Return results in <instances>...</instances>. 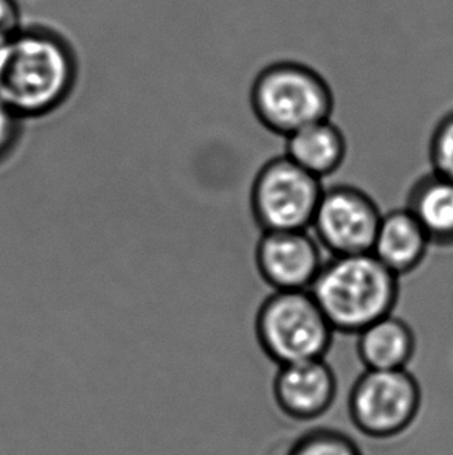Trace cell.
Returning <instances> with one entry per match:
<instances>
[{
    "instance_id": "16",
    "label": "cell",
    "mask_w": 453,
    "mask_h": 455,
    "mask_svg": "<svg viewBox=\"0 0 453 455\" xmlns=\"http://www.w3.org/2000/svg\"><path fill=\"white\" fill-rule=\"evenodd\" d=\"M22 118L0 100V164L18 147Z\"/></svg>"
},
{
    "instance_id": "17",
    "label": "cell",
    "mask_w": 453,
    "mask_h": 455,
    "mask_svg": "<svg viewBox=\"0 0 453 455\" xmlns=\"http://www.w3.org/2000/svg\"><path fill=\"white\" fill-rule=\"evenodd\" d=\"M24 28L18 0H0V47Z\"/></svg>"
},
{
    "instance_id": "1",
    "label": "cell",
    "mask_w": 453,
    "mask_h": 455,
    "mask_svg": "<svg viewBox=\"0 0 453 455\" xmlns=\"http://www.w3.org/2000/svg\"><path fill=\"white\" fill-rule=\"evenodd\" d=\"M76 80L74 47L56 31L24 27L0 47V100L22 120L61 108Z\"/></svg>"
},
{
    "instance_id": "11",
    "label": "cell",
    "mask_w": 453,
    "mask_h": 455,
    "mask_svg": "<svg viewBox=\"0 0 453 455\" xmlns=\"http://www.w3.org/2000/svg\"><path fill=\"white\" fill-rule=\"evenodd\" d=\"M357 336V356L365 370H402L417 355V334L394 314L362 330Z\"/></svg>"
},
{
    "instance_id": "2",
    "label": "cell",
    "mask_w": 453,
    "mask_h": 455,
    "mask_svg": "<svg viewBox=\"0 0 453 455\" xmlns=\"http://www.w3.org/2000/svg\"><path fill=\"white\" fill-rule=\"evenodd\" d=\"M399 278L371 252L343 255L325 259L309 291L334 331L359 334L394 313Z\"/></svg>"
},
{
    "instance_id": "15",
    "label": "cell",
    "mask_w": 453,
    "mask_h": 455,
    "mask_svg": "<svg viewBox=\"0 0 453 455\" xmlns=\"http://www.w3.org/2000/svg\"><path fill=\"white\" fill-rule=\"evenodd\" d=\"M432 172L453 179V111L438 122L429 145Z\"/></svg>"
},
{
    "instance_id": "10",
    "label": "cell",
    "mask_w": 453,
    "mask_h": 455,
    "mask_svg": "<svg viewBox=\"0 0 453 455\" xmlns=\"http://www.w3.org/2000/svg\"><path fill=\"white\" fill-rule=\"evenodd\" d=\"M430 246L423 226L404 207L382 215L371 253L393 274L404 277L423 265Z\"/></svg>"
},
{
    "instance_id": "14",
    "label": "cell",
    "mask_w": 453,
    "mask_h": 455,
    "mask_svg": "<svg viewBox=\"0 0 453 455\" xmlns=\"http://www.w3.org/2000/svg\"><path fill=\"white\" fill-rule=\"evenodd\" d=\"M288 455H363L348 434L336 429H314L295 442Z\"/></svg>"
},
{
    "instance_id": "12",
    "label": "cell",
    "mask_w": 453,
    "mask_h": 455,
    "mask_svg": "<svg viewBox=\"0 0 453 455\" xmlns=\"http://www.w3.org/2000/svg\"><path fill=\"white\" fill-rule=\"evenodd\" d=\"M346 154V137L331 118L307 124L286 137L284 156L322 180L342 168Z\"/></svg>"
},
{
    "instance_id": "3",
    "label": "cell",
    "mask_w": 453,
    "mask_h": 455,
    "mask_svg": "<svg viewBox=\"0 0 453 455\" xmlns=\"http://www.w3.org/2000/svg\"><path fill=\"white\" fill-rule=\"evenodd\" d=\"M250 106L266 130L288 137L307 124L331 118L334 95L317 70L282 61L258 74L251 84Z\"/></svg>"
},
{
    "instance_id": "8",
    "label": "cell",
    "mask_w": 453,
    "mask_h": 455,
    "mask_svg": "<svg viewBox=\"0 0 453 455\" xmlns=\"http://www.w3.org/2000/svg\"><path fill=\"white\" fill-rule=\"evenodd\" d=\"M325 259L307 230L263 232L255 249L257 271L274 291L311 290Z\"/></svg>"
},
{
    "instance_id": "6",
    "label": "cell",
    "mask_w": 453,
    "mask_h": 455,
    "mask_svg": "<svg viewBox=\"0 0 453 455\" xmlns=\"http://www.w3.org/2000/svg\"><path fill=\"white\" fill-rule=\"evenodd\" d=\"M423 390L407 369L365 370L348 400L349 419L365 437H399L417 421Z\"/></svg>"
},
{
    "instance_id": "5",
    "label": "cell",
    "mask_w": 453,
    "mask_h": 455,
    "mask_svg": "<svg viewBox=\"0 0 453 455\" xmlns=\"http://www.w3.org/2000/svg\"><path fill=\"white\" fill-rule=\"evenodd\" d=\"M323 191L322 179L282 154L267 160L253 179L251 215L263 232L309 230Z\"/></svg>"
},
{
    "instance_id": "9",
    "label": "cell",
    "mask_w": 453,
    "mask_h": 455,
    "mask_svg": "<svg viewBox=\"0 0 453 455\" xmlns=\"http://www.w3.org/2000/svg\"><path fill=\"white\" fill-rule=\"evenodd\" d=\"M338 388V376L322 357L280 365L274 379V398L289 419L314 421L331 409Z\"/></svg>"
},
{
    "instance_id": "13",
    "label": "cell",
    "mask_w": 453,
    "mask_h": 455,
    "mask_svg": "<svg viewBox=\"0 0 453 455\" xmlns=\"http://www.w3.org/2000/svg\"><path fill=\"white\" fill-rule=\"evenodd\" d=\"M405 207L410 210L429 236L432 246L453 247V179L435 172L411 184Z\"/></svg>"
},
{
    "instance_id": "7",
    "label": "cell",
    "mask_w": 453,
    "mask_h": 455,
    "mask_svg": "<svg viewBox=\"0 0 453 455\" xmlns=\"http://www.w3.org/2000/svg\"><path fill=\"white\" fill-rule=\"evenodd\" d=\"M378 204L354 185L328 187L314 215V236L331 257L373 251L382 218Z\"/></svg>"
},
{
    "instance_id": "4",
    "label": "cell",
    "mask_w": 453,
    "mask_h": 455,
    "mask_svg": "<svg viewBox=\"0 0 453 455\" xmlns=\"http://www.w3.org/2000/svg\"><path fill=\"white\" fill-rule=\"evenodd\" d=\"M255 332L278 367L325 357L336 334L311 291H274L258 309Z\"/></svg>"
}]
</instances>
